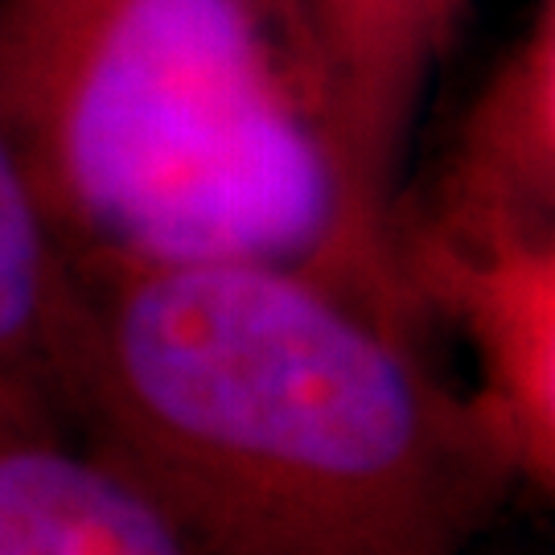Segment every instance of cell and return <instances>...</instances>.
I'll list each match as a JSON object with an SVG mask.
<instances>
[{"instance_id":"cell-1","label":"cell","mask_w":555,"mask_h":555,"mask_svg":"<svg viewBox=\"0 0 555 555\" xmlns=\"http://www.w3.org/2000/svg\"><path fill=\"white\" fill-rule=\"evenodd\" d=\"M59 416L190 555H469L515 494L465 391L300 263L70 259Z\"/></svg>"},{"instance_id":"cell-2","label":"cell","mask_w":555,"mask_h":555,"mask_svg":"<svg viewBox=\"0 0 555 555\" xmlns=\"http://www.w3.org/2000/svg\"><path fill=\"white\" fill-rule=\"evenodd\" d=\"M0 116L66 259L318 268L334 181L251 0H0Z\"/></svg>"},{"instance_id":"cell-3","label":"cell","mask_w":555,"mask_h":555,"mask_svg":"<svg viewBox=\"0 0 555 555\" xmlns=\"http://www.w3.org/2000/svg\"><path fill=\"white\" fill-rule=\"evenodd\" d=\"M461 0H305L284 75L334 181V235L313 276L391 325L416 305L399 263L396 169Z\"/></svg>"},{"instance_id":"cell-4","label":"cell","mask_w":555,"mask_h":555,"mask_svg":"<svg viewBox=\"0 0 555 555\" xmlns=\"http://www.w3.org/2000/svg\"><path fill=\"white\" fill-rule=\"evenodd\" d=\"M420 318L453 321L474 358L465 391L515 490L555 494V235L490 247L399 238Z\"/></svg>"},{"instance_id":"cell-5","label":"cell","mask_w":555,"mask_h":555,"mask_svg":"<svg viewBox=\"0 0 555 555\" xmlns=\"http://www.w3.org/2000/svg\"><path fill=\"white\" fill-rule=\"evenodd\" d=\"M552 34L543 29L498 70L469 112L437 215L399 238L490 247L555 235Z\"/></svg>"},{"instance_id":"cell-6","label":"cell","mask_w":555,"mask_h":555,"mask_svg":"<svg viewBox=\"0 0 555 555\" xmlns=\"http://www.w3.org/2000/svg\"><path fill=\"white\" fill-rule=\"evenodd\" d=\"M0 555H190L50 412L0 408Z\"/></svg>"},{"instance_id":"cell-7","label":"cell","mask_w":555,"mask_h":555,"mask_svg":"<svg viewBox=\"0 0 555 555\" xmlns=\"http://www.w3.org/2000/svg\"><path fill=\"white\" fill-rule=\"evenodd\" d=\"M70 293V259L0 116V408L59 416Z\"/></svg>"}]
</instances>
